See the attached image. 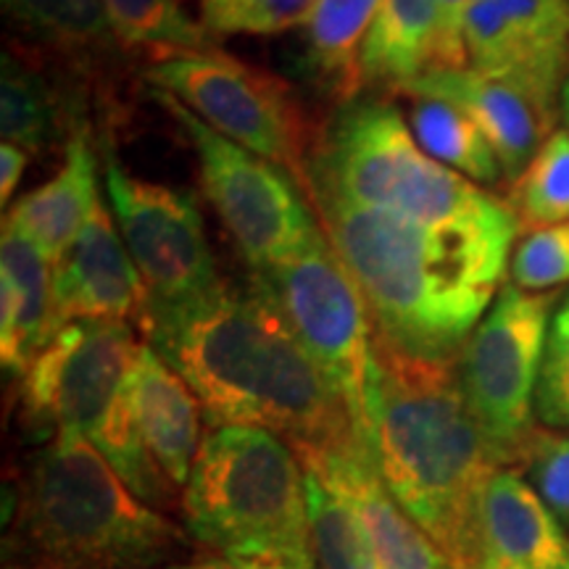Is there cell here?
<instances>
[{
  "label": "cell",
  "mask_w": 569,
  "mask_h": 569,
  "mask_svg": "<svg viewBox=\"0 0 569 569\" xmlns=\"http://www.w3.org/2000/svg\"><path fill=\"white\" fill-rule=\"evenodd\" d=\"M190 536L222 559L317 567L306 469L261 427H213L182 493Z\"/></svg>",
  "instance_id": "cell-5"
},
{
  "label": "cell",
  "mask_w": 569,
  "mask_h": 569,
  "mask_svg": "<svg viewBox=\"0 0 569 569\" xmlns=\"http://www.w3.org/2000/svg\"><path fill=\"white\" fill-rule=\"evenodd\" d=\"M146 80L174 96L213 132L288 169L306 190L315 142L296 92L280 77L219 51L151 63Z\"/></svg>",
  "instance_id": "cell-11"
},
{
  "label": "cell",
  "mask_w": 569,
  "mask_h": 569,
  "mask_svg": "<svg viewBox=\"0 0 569 569\" xmlns=\"http://www.w3.org/2000/svg\"><path fill=\"white\" fill-rule=\"evenodd\" d=\"M190 546L82 436H56L27 467L6 569H169Z\"/></svg>",
  "instance_id": "cell-4"
},
{
  "label": "cell",
  "mask_w": 569,
  "mask_h": 569,
  "mask_svg": "<svg viewBox=\"0 0 569 569\" xmlns=\"http://www.w3.org/2000/svg\"><path fill=\"white\" fill-rule=\"evenodd\" d=\"M377 348L372 457L390 496L451 569H482V496L501 461L482 436L459 380V361L411 359Z\"/></svg>",
  "instance_id": "cell-3"
},
{
  "label": "cell",
  "mask_w": 569,
  "mask_h": 569,
  "mask_svg": "<svg viewBox=\"0 0 569 569\" xmlns=\"http://www.w3.org/2000/svg\"><path fill=\"white\" fill-rule=\"evenodd\" d=\"M53 296L61 327L80 319L140 325L148 303L146 284L103 201L96 203L80 238L53 264Z\"/></svg>",
  "instance_id": "cell-15"
},
{
  "label": "cell",
  "mask_w": 569,
  "mask_h": 569,
  "mask_svg": "<svg viewBox=\"0 0 569 569\" xmlns=\"http://www.w3.org/2000/svg\"><path fill=\"white\" fill-rule=\"evenodd\" d=\"M98 201V161L90 146V130L77 127L67 140L59 172L19 198L3 222L27 234L56 264L80 238Z\"/></svg>",
  "instance_id": "cell-19"
},
{
  "label": "cell",
  "mask_w": 569,
  "mask_h": 569,
  "mask_svg": "<svg viewBox=\"0 0 569 569\" xmlns=\"http://www.w3.org/2000/svg\"><path fill=\"white\" fill-rule=\"evenodd\" d=\"M436 0H382L361 46V88L398 92L432 67Z\"/></svg>",
  "instance_id": "cell-22"
},
{
  "label": "cell",
  "mask_w": 569,
  "mask_h": 569,
  "mask_svg": "<svg viewBox=\"0 0 569 569\" xmlns=\"http://www.w3.org/2000/svg\"><path fill=\"white\" fill-rule=\"evenodd\" d=\"M142 340L130 322L80 319L56 332L19 377L21 415L42 432L88 438L109 461L140 448L127 382Z\"/></svg>",
  "instance_id": "cell-7"
},
{
  "label": "cell",
  "mask_w": 569,
  "mask_h": 569,
  "mask_svg": "<svg viewBox=\"0 0 569 569\" xmlns=\"http://www.w3.org/2000/svg\"><path fill=\"white\" fill-rule=\"evenodd\" d=\"M127 396L140 436L167 478L184 488L201 451V401L193 388L142 340Z\"/></svg>",
  "instance_id": "cell-18"
},
{
  "label": "cell",
  "mask_w": 569,
  "mask_h": 569,
  "mask_svg": "<svg viewBox=\"0 0 569 569\" xmlns=\"http://www.w3.org/2000/svg\"><path fill=\"white\" fill-rule=\"evenodd\" d=\"M6 19L34 48L77 69H96L127 53L103 0H0Z\"/></svg>",
  "instance_id": "cell-21"
},
{
  "label": "cell",
  "mask_w": 569,
  "mask_h": 569,
  "mask_svg": "<svg viewBox=\"0 0 569 569\" xmlns=\"http://www.w3.org/2000/svg\"><path fill=\"white\" fill-rule=\"evenodd\" d=\"M509 206L522 230L569 224V127H557L511 182Z\"/></svg>",
  "instance_id": "cell-27"
},
{
  "label": "cell",
  "mask_w": 569,
  "mask_h": 569,
  "mask_svg": "<svg viewBox=\"0 0 569 569\" xmlns=\"http://www.w3.org/2000/svg\"><path fill=\"white\" fill-rule=\"evenodd\" d=\"M322 230L365 296L375 338L422 361H459L511 261L515 211L475 224L432 227L309 196Z\"/></svg>",
  "instance_id": "cell-2"
},
{
  "label": "cell",
  "mask_w": 569,
  "mask_h": 569,
  "mask_svg": "<svg viewBox=\"0 0 569 569\" xmlns=\"http://www.w3.org/2000/svg\"><path fill=\"white\" fill-rule=\"evenodd\" d=\"M517 465L569 532V436L536 427Z\"/></svg>",
  "instance_id": "cell-31"
},
{
  "label": "cell",
  "mask_w": 569,
  "mask_h": 569,
  "mask_svg": "<svg viewBox=\"0 0 569 569\" xmlns=\"http://www.w3.org/2000/svg\"><path fill=\"white\" fill-rule=\"evenodd\" d=\"M306 498L317 569H382L353 511L311 472H306Z\"/></svg>",
  "instance_id": "cell-28"
},
{
  "label": "cell",
  "mask_w": 569,
  "mask_h": 569,
  "mask_svg": "<svg viewBox=\"0 0 569 569\" xmlns=\"http://www.w3.org/2000/svg\"><path fill=\"white\" fill-rule=\"evenodd\" d=\"M467 67L561 106L569 80V0H472L461 21Z\"/></svg>",
  "instance_id": "cell-13"
},
{
  "label": "cell",
  "mask_w": 569,
  "mask_h": 569,
  "mask_svg": "<svg viewBox=\"0 0 569 569\" xmlns=\"http://www.w3.org/2000/svg\"><path fill=\"white\" fill-rule=\"evenodd\" d=\"M482 525L490 553L525 569H569V532L517 469L501 467L488 480Z\"/></svg>",
  "instance_id": "cell-20"
},
{
  "label": "cell",
  "mask_w": 569,
  "mask_h": 569,
  "mask_svg": "<svg viewBox=\"0 0 569 569\" xmlns=\"http://www.w3.org/2000/svg\"><path fill=\"white\" fill-rule=\"evenodd\" d=\"M557 303L553 293L501 284L459 356L461 390L501 467L517 465L536 430L538 377Z\"/></svg>",
  "instance_id": "cell-10"
},
{
  "label": "cell",
  "mask_w": 569,
  "mask_h": 569,
  "mask_svg": "<svg viewBox=\"0 0 569 569\" xmlns=\"http://www.w3.org/2000/svg\"><path fill=\"white\" fill-rule=\"evenodd\" d=\"M306 193L432 227L488 222L511 211L509 203L427 156L401 111L377 92H359L340 103L319 132Z\"/></svg>",
  "instance_id": "cell-6"
},
{
  "label": "cell",
  "mask_w": 569,
  "mask_h": 569,
  "mask_svg": "<svg viewBox=\"0 0 569 569\" xmlns=\"http://www.w3.org/2000/svg\"><path fill=\"white\" fill-rule=\"evenodd\" d=\"M169 569H317V567H290V565H261V561H234V559H201V561H182Z\"/></svg>",
  "instance_id": "cell-35"
},
{
  "label": "cell",
  "mask_w": 569,
  "mask_h": 569,
  "mask_svg": "<svg viewBox=\"0 0 569 569\" xmlns=\"http://www.w3.org/2000/svg\"><path fill=\"white\" fill-rule=\"evenodd\" d=\"M103 6L127 53L153 56L156 63L219 53L213 34L180 0H103Z\"/></svg>",
  "instance_id": "cell-24"
},
{
  "label": "cell",
  "mask_w": 569,
  "mask_h": 569,
  "mask_svg": "<svg viewBox=\"0 0 569 569\" xmlns=\"http://www.w3.org/2000/svg\"><path fill=\"white\" fill-rule=\"evenodd\" d=\"M415 101L411 130L427 156L478 184L507 180L493 146L465 111L438 98H415Z\"/></svg>",
  "instance_id": "cell-25"
},
{
  "label": "cell",
  "mask_w": 569,
  "mask_h": 569,
  "mask_svg": "<svg viewBox=\"0 0 569 569\" xmlns=\"http://www.w3.org/2000/svg\"><path fill=\"white\" fill-rule=\"evenodd\" d=\"M103 180L119 232L146 284V309L190 303L224 282L193 193L130 174L109 142Z\"/></svg>",
  "instance_id": "cell-12"
},
{
  "label": "cell",
  "mask_w": 569,
  "mask_h": 569,
  "mask_svg": "<svg viewBox=\"0 0 569 569\" xmlns=\"http://www.w3.org/2000/svg\"><path fill=\"white\" fill-rule=\"evenodd\" d=\"M482 569H525V567H519V565H515V561L498 557V553H488V561Z\"/></svg>",
  "instance_id": "cell-36"
},
{
  "label": "cell",
  "mask_w": 569,
  "mask_h": 569,
  "mask_svg": "<svg viewBox=\"0 0 569 569\" xmlns=\"http://www.w3.org/2000/svg\"><path fill=\"white\" fill-rule=\"evenodd\" d=\"M151 98L193 146L203 193L251 272L284 264L322 238L311 198L288 169L213 132L169 92L151 88Z\"/></svg>",
  "instance_id": "cell-9"
},
{
  "label": "cell",
  "mask_w": 569,
  "mask_h": 569,
  "mask_svg": "<svg viewBox=\"0 0 569 569\" xmlns=\"http://www.w3.org/2000/svg\"><path fill=\"white\" fill-rule=\"evenodd\" d=\"M398 96L438 98L465 111L493 146L509 182L525 172L561 117V106L525 84L472 67H432L403 84Z\"/></svg>",
  "instance_id": "cell-14"
},
{
  "label": "cell",
  "mask_w": 569,
  "mask_h": 569,
  "mask_svg": "<svg viewBox=\"0 0 569 569\" xmlns=\"http://www.w3.org/2000/svg\"><path fill=\"white\" fill-rule=\"evenodd\" d=\"M61 330L56 317L53 261L17 227L0 232V361L21 377Z\"/></svg>",
  "instance_id": "cell-17"
},
{
  "label": "cell",
  "mask_w": 569,
  "mask_h": 569,
  "mask_svg": "<svg viewBox=\"0 0 569 569\" xmlns=\"http://www.w3.org/2000/svg\"><path fill=\"white\" fill-rule=\"evenodd\" d=\"M138 327L193 388L211 427H261L298 459L372 451L356 432L343 396L256 282H222L182 306H148Z\"/></svg>",
  "instance_id": "cell-1"
},
{
  "label": "cell",
  "mask_w": 569,
  "mask_h": 569,
  "mask_svg": "<svg viewBox=\"0 0 569 569\" xmlns=\"http://www.w3.org/2000/svg\"><path fill=\"white\" fill-rule=\"evenodd\" d=\"M511 284L528 293H551L569 284V224L543 227L522 238L509 261Z\"/></svg>",
  "instance_id": "cell-32"
},
{
  "label": "cell",
  "mask_w": 569,
  "mask_h": 569,
  "mask_svg": "<svg viewBox=\"0 0 569 569\" xmlns=\"http://www.w3.org/2000/svg\"><path fill=\"white\" fill-rule=\"evenodd\" d=\"M472 0H436L438 6V38L432 67H467L465 46H461V21ZM430 67V69H432Z\"/></svg>",
  "instance_id": "cell-33"
},
{
  "label": "cell",
  "mask_w": 569,
  "mask_h": 569,
  "mask_svg": "<svg viewBox=\"0 0 569 569\" xmlns=\"http://www.w3.org/2000/svg\"><path fill=\"white\" fill-rule=\"evenodd\" d=\"M251 282L272 298L301 346L343 396L359 438L372 448L375 322L327 234L296 259L253 272Z\"/></svg>",
  "instance_id": "cell-8"
},
{
  "label": "cell",
  "mask_w": 569,
  "mask_h": 569,
  "mask_svg": "<svg viewBox=\"0 0 569 569\" xmlns=\"http://www.w3.org/2000/svg\"><path fill=\"white\" fill-rule=\"evenodd\" d=\"M27 163H30V153L24 148L13 146V142L0 146V201L3 206H9L13 193H17V184L21 182Z\"/></svg>",
  "instance_id": "cell-34"
},
{
  "label": "cell",
  "mask_w": 569,
  "mask_h": 569,
  "mask_svg": "<svg viewBox=\"0 0 569 569\" xmlns=\"http://www.w3.org/2000/svg\"><path fill=\"white\" fill-rule=\"evenodd\" d=\"M306 472L317 475L359 519L382 569H451L432 540L390 496L372 451L353 448L301 459Z\"/></svg>",
  "instance_id": "cell-16"
},
{
  "label": "cell",
  "mask_w": 569,
  "mask_h": 569,
  "mask_svg": "<svg viewBox=\"0 0 569 569\" xmlns=\"http://www.w3.org/2000/svg\"><path fill=\"white\" fill-rule=\"evenodd\" d=\"M561 119H565V127H569V80L565 84V92H561Z\"/></svg>",
  "instance_id": "cell-37"
},
{
  "label": "cell",
  "mask_w": 569,
  "mask_h": 569,
  "mask_svg": "<svg viewBox=\"0 0 569 569\" xmlns=\"http://www.w3.org/2000/svg\"><path fill=\"white\" fill-rule=\"evenodd\" d=\"M317 0H201V21L219 34H277L309 21Z\"/></svg>",
  "instance_id": "cell-29"
},
{
  "label": "cell",
  "mask_w": 569,
  "mask_h": 569,
  "mask_svg": "<svg viewBox=\"0 0 569 569\" xmlns=\"http://www.w3.org/2000/svg\"><path fill=\"white\" fill-rule=\"evenodd\" d=\"M382 0H317L303 24L306 61L319 88L338 103L365 92L361 88V46Z\"/></svg>",
  "instance_id": "cell-23"
},
{
  "label": "cell",
  "mask_w": 569,
  "mask_h": 569,
  "mask_svg": "<svg viewBox=\"0 0 569 569\" xmlns=\"http://www.w3.org/2000/svg\"><path fill=\"white\" fill-rule=\"evenodd\" d=\"M63 119L53 84L30 61L3 53L0 74V134L3 142L24 148L27 153H42L61 138Z\"/></svg>",
  "instance_id": "cell-26"
},
{
  "label": "cell",
  "mask_w": 569,
  "mask_h": 569,
  "mask_svg": "<svg viewBox=\"0 0 569 569\" xmlns=\"http://www.w3.org/2000/svg\"><path fill=\"white\" fill-rule=\"evenodd\" d=\"M536 415L546 430L569 432V293L553 309L543 365H540Z\"/></svg>",
  "instance_id": "cell-30"
}]
</instances>
